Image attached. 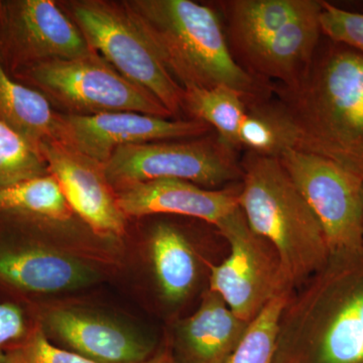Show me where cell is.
<instances>
[{
	"mask_svg": "<svg viewBox=\"0 0 363 363\" xmlns=\"http://www.w3.org/2000/svg\"><path fill=\"white\" fill-rule=\"evenodd\" d=\"M248 324L206 289L196 311L174 321L169 344L179 363H226Z\"/></svg>",
	"mask_w": 363,
	"mask_h": 363,
	"instance_id": "cell-17",
	"label": "cell"
},
{
	"mask_svg": "<svg viewBox=\"0 0 363 363\" xmlns=\"http://www.w3.org/2000/svg\"><path fill=\"white\" fill-rule=\"evenodd\" d=\"M274 363H363V250L330 255L294 291Z\"/></svg>",
	"mask_w": 363,
	"mask_h": 363,
	"instance_id": "cell-3",
	"label": "cell"
},
{
	"mask_svg": "<svg viewBox=\"0 0 363 363\" xmlns=\"http://www.w3.org/2000/svg\"><path fill=\"white\" fill-rule=\"evenodd\" d=\"M143 363H179L174 357L173 351L171 350L169 342H167L164 347L156 350V352Z\"/></svg>",
	"mask_w": 363,
	"mask_h": 363,
	"instance_id": "cell-29",
	"label": "cell"
},
{
	"mask_svg": "<svg viewBox=\"0 0 363 363\" xmlns=\"http://www.w3.org/2000/svg\"><path fill=\"white\" fill-rule=\"evenodd\" d=\"M321 1L311 11L279 28L245 57L240 65L248 73L274 84L295 83L312 63L321 40Z\"/></svg>",
	"mask_w": 363,
	"mask_h": 363,
	"instance_id": "cell-18",
	"label": "cell"
},
{
	"mask_svg": "<svg viewBox=\"0 0 363 363\" xmlns=\"http://www.w3.org/2000/svg\"><path fill=\"white\" fill-rule=\"evenodd\" d=\"M279 161L316 215L330 255L362 250V179L303 150H288Z\"/></svg>",
	"mask_w": 363,
	"mask_h": 363,
	"instance_id": "cell-11",
	"label": "cell"
},
{
	"mask_svg": "<svg viewBox=\"0 0 363 363\" xmlns=\"http://www.w3.org/2000/svg\"><path fill=\"white\" fill-rule=\"evenodd\" d=\"M93 52L59 1L0 0V62L9 75Z\"/></svg>",
	"mask_w": 363,
	"mask_h": 363,
	"instance_id": "cell-12",
	"label": "cell"
},
{
	"mask_svg": "<svg viewBox=\"0 0 363 363\" xmlns=\"http://www.w3.org/2000/svg\"><path fill=\"white\" fill-rule=\"evenodd\" d=\"M362 230H363V188H362Z\"/></svg>",
	"mask_w": 363,
	"mask_h": 363,
	"instance_id": "cell-30",
	"label": "cell"
},
{
	"mask_svg": "<svg viewBox=\"0 0 363 363\" xmlns=\"http://www.w3.org/2000/svg\"><path fill=\"white\" fill-rule=\"evenodd\" d=\"M211 131L197 119L162 118L136 112L91 116L57 112L54 140L105 164L123 145L198 138Z\"/></svg>",
	"mask_w": 363,
	"mask_h": 363,
	"instance_id": "cell-13",
	"label": "cell"
},
{
	"mask_svg": "<svg viewBox=\"0 0 363 363\" xmlns=\"http://www.w3.org/2000/svg\"><path fill=\"white\" fill-rule=\"evenodd\" d=\"M316 0H227L217 2L227 42L240 64L279 28L311 11Z\"/></svg>",
	"mask_w": 363,
	"mask_h": 363,
	"instance_id": "cell-19",
	"label": "cell"
},
{
	"mask_svg": "<svg viewBox=\"0 0 363 363\" xmlns=\"http://www.w3.org/2000/svg\"><path fill=\"white\" fill-rule=\"evenodd\" d=\"M57 111L44 95L14 80L0 62V123L39 150L55 138Z\"/></svg>",
	"mask_w": 363,
	"mask_h": 363,
	"instance_id": "cell-20",
	"label": "cell"
},
{
	"mask_svg": "<svg viewBox=\"0 0 363 363\" xmlns=\"http://www.w3.org/2000/svg\"><path fill=\"white\" fill-rule=\"evenodd\" d=\"M238 142L241 150L279 159L288 150H298V133L292 117L274 95L247 104Z\"/></svg>",
	"mask_w": 363,
	"mask_h": 363,
	"instance_id": "cell-21",
	"label": "cell"
},
{
	"mask_svg": "<svg viewBox=\"0 0 363 363\" xmlns=\"http://www.w3.org/2000/svg\"><path fill=\"white\" fill-rule=\"evenodd\" d=\"M240 164L241 212L253 233L276 250L294 292L330 259L323 229L279 159L245 152Z\"/></svg>",
	"mask_w": 363,
	"mask_h": 363,
	"instance_id": "cell-4",
	"label": "cell"
},
{
	"mask_svg": "<svg viewBox=\"0 0 363 363\" xmlns=\"http://www.w3.org/2000/svg\"><path fill=\"white\" fill-rule=\"evenodd\" d=\"M50 341L97 363H143L155 344L140 329L104 310L70 298L25 305Z\"/></svg>",
	"mask_w": 363,
	"mask_h": 363,
	"instance_id": "cell-9",
	"label": "cell"
},
{
	"mask_svg": "<svg viewBox=\"0 0 363 363\" xmlns=\"http://www.w3.org/2000/svg\"><path fill=\"white\" fill-rule=\"evenodd\" d=\"M104 167L116 193L159 179H178L211 190L242 179L238 150L214 130L198 138L123 145Z\"/></svg>",
	"mask_w": 363,
	"mask_h": 363,
	"instance_id": "cell-7",
	"label": "cell"
},
{
	"mask_svg": "<svg viewBox=\"0 0 363 363\" xmlns=\"http://www.w3.org/2000/svg\"><path fill=\"white\" fill-rule=\"evenodd\" d=\"M274 95L292 117L298 150L336 162L363 180V55L325 38L312 63Z\"/></svg>",
	"mask_w": 363,
	"mask_h": 363,
	"instance_id": "cell-1",
	"label": "cell"
},
{
	"mask_svg": "<svg viewBox=\"0 0 363 363\" xmlns=\"http://www.w3.org/2000/svg\"><path fill=\"white\" fill-rule=\"evenodd\" d=\"M143 247L157 302L175 317L197 295L209 262L196 250L187 228L169 218L147 226Z\"/></svg>",
	"mask_w": 363,
	"mask_h": 363,
	"instance_id": "cell-15",
	"label": "cell"
},
{
	"mask_svg": "<svg viewBox=\"0 0 363 363\" xmlns=\"http://www.w3.org/2000/svg\"><path fill=\"white\" fill-rule=\"evenodd\" d=\"M4 363H97L50 341L37 323L26 337L7 350Z\"/></svg>",
	"mask_w": 363,
	"mask_h": 363,
	"instance_id": "cell-26",
	"label": "cell"
},
{
	"mask_svg": "<svg viewBox=\"0 0 363 363\" xmlns=\"http://www.w3.org/2000/svg\"><path fill=\"white\" fill-rule=\"evenodd\" d=\"M33 324L25 306L0 300V363L6 362L7 350L26 337Z\"/></svg>",
	"mask_w": 363,
	"mask_h": 363,
	"instance_id": "cell-28",
	"label": "cell"
},
{
	"mask_svg": "<svg viewBox=\"0 0 363 363\" xmlns=\"http://www.w3.org/2000/svg\"><path fill=\"white\" fill-rule=\"evenodd\" d=\"M48 174L39 150L0 123V190Z\"/></svg>",
	"mask_w": 363,
	"mask_h": 363,
	"instance_id": "cell-25",
	"label": "cell"
},
{
	"mask_svg": "<svg viewBox=\"0 0 363 363\" xmlns=\"http://www.w3.org/2000/svg\"><path fill=\"white\" fill-rule=\"evenodd\" d=\"M292 293L279 294L267 303L250 322L226 363H274L279 322Z\"/></svg>",
	"mask_w": 363,
	"mask_h": 363,
	"instance_id": "cell-24",
	"label": "cell"
},
{
	"mask_svg": "<svg viewBox=\"0 0 363 363\" xmlns=\"http://www.w3.org/2000/svg\"><path fill=\"white\" fill-rule=\"evenodd\" d=\"M107 269L45 242L16 212H0V300L65 298L101 283Z\"/></svg>",
	"mask_w": 363,
	"mask_h": 363,
	"instance_id": "cell-5",
	"label": "cell"
},
{
	"mask_svg": "<svg viewBox=\"0 0 363 363\" xmlns=\"http://www.w3.org/2000/svg\"><path fill=\"white\" fill-rule=\"evenodd\" d=\"M228 243V255L219 264L208 262V283L238 318L250 323L269 301L289 290L276 250L253 233L240 208L215 227Z\"/></svg>",
	"mask_w": 363,
	"mask_h": 363,
	"instance_id": "cell-10",
	"label": "cell"
},
{
	"mask_svg": "<svg viewBox=\"0 0 363 363\" xmlns=\"http://www.w3.org/2000/svg\"><path fill=\"white\" fill-rule=\"evenodd\" d=\"M40 152L75 213L97 235L123 241L128 218L119 206L104 162L55 140L43 143Z\"/></svg>",
	"mask_w": 363,
	"mask_h": 363,
	"instance_id": "cell-14",
	"label": "cell"
},
{
	"mask_svg": "<svg viewBox=\"0 0 363 363\" xmlns=\"http://www.w3.org/2000/svg\"><path fill=\"white\" fill-rule=\"evenodd\" d=\"M18 212L45 219L68 220L78 216L59 182L51 174L28 179L0 190V212Z\"/></svg>",
	"mask_w": 363,
	"mask_h": 363,
	"instance_id": "cell-23",
	"label": "cell"
},
{
	"mask_svg": "<svg viewBox=\"0 0 363 363\" xmlns=\"http://www.w3.org/2000/svg\"><path fill=\"white\" fill-rule=\"evenodd\" d=\"M183 113L209 125L229 147L240 152L238 133L247 104L238 91L227 86L210 89H184Z\"/></svg>",
	"mask_w": 363,
	"mask_h": 363,
	"instance_id": "cell-22",
	"label": "cell"
},
{
	"mask_svg": "<svg viewBox=\"0 0 363 363\" xmlns=\"http://www.w3.org/2000/svg\"><path fill=\"white\" fill-rule=\"evenodd\" d=\"M11 77L37 90L55 111L67 116L136 112L174 118L155 95L124 77L98 52L45 62Z\"/></svg>",
	"mask_w": 363,
	"mask_h": 363,
	"instance_id": "cell-6",
	"label": "cell"
},
{
	"mask_svg": "<svg viewBox=\"0 0 363 363\" xmlns=\"http://www.w3.org/2000/svg\"><path fill=\"white\" fill-rule=\"evenodd\" d=\"M171 77L183 89L227 86L250 104L274 96V83L234 58L220 16L191 0H121Z\"/></svg>",
	"mask_w": 363,
	"mask_h": 363,
	"instance_id": "cell-2",
	"label": "cell"
},
{
	"mask_svg": "<svg viewBox=\"0 0 363 363\" xmlns=\"http://www.w3.org/2000/svg\"><path fill=\"white\" fill-rule=\"evenodd\" d=\"M59 4L90 47L121 75L150 91L174 118L183 113V88L162 65L121 1L68 0Z\"/></svg>",
	"mask_w": 363,
	"mask_h": 363,
	"instance_id": "cell-8",
	"label": "cell"
},
{
	"mask_svg": "<svg viewBox=\"0 0 363 363\" xmlns=\"http://www.w3.org/2000/svg\"><path fill=\"white\" fill-rule=\"evenodd\" d=\"M320 26L325 38L348 45L363 55V13L321 1Z\"/></svg>",
	"mask_w": 363,
	"mask_h": 363,
	"instance_id": "cell-27",
	"label": "cell"
},
{
	"mask_svg": "<svg viewBox=\"0 0 363 363\" xmlns=\"http://www.w3.org/2000/svg\"><path fill=\"white\" fill-rule=\"evenodd\" d=\"M240 185L211 190L178 179H159L117 192L119 206L128 218L177 215L218 225L240 207Z\"/></svg>",
	"mask_w": 363,
	"mask_h": 363,
	"instance_id": "cell-16",
	"label": "cell"
}]
</instances>
